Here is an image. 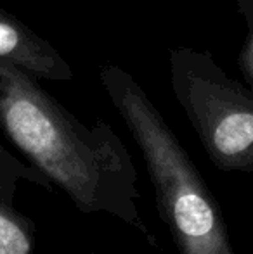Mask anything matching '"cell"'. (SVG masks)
Wrapping results in <instances>:
<instances>
[{"instance_id": "cell-4", "label": "cell", "mask_w": 253, "mask_h": 254, "mask_svg": "<svg viewBox=\"0 0 253 254\" xmlns=\"http://www.w3.org/2000/svg\"><path fill=\"white\" fill-rule=\"evenodd\" d=\"M21 182L54 192V185L45 175L0 144V254H35L37 249V225L16 206Z\"/></svg>"}, {"instance_id": "cell-3", "label": "cell", "mask_w": 253, "mask_h": 254, "mask_svg": "<svg viewBox=\"0 0 253 254\" xmlns=\"http://www.w3.org/2000/svg\"><path fill=\"white\" fill-rule=\"evenodd\" d=\"M170 87L206 156L220 171L253 175V90L213 56L191 47L169 52Z\"/></svg>"}, {"instance_id": "cell-1", "label": "cell", "mask_w": 253, "mask_h": 254, "mask_svg": "<svg viewBox=\"0 0 253 254\" xmlns=\"http://www.w3.org/2000/svg\"><path fill=\"white\" fill-rule=\"evenodd\" d=\"M0 130L80 213L118 218L158 248L139 211V173L111 125L82 123L26 71L0 61Z\"/></svg>"}, {"instance_id": "cell-7", "label": "cell", "mask_w": 253, "mask_h": 254, "mask_svg": "<svg viewBox=\"0 0 253 254\" xmlns=\"http://www.w3.org/2000/svg\"><path fill=\"white\" fill-rule=\"evenodd\" d=\"M236 5L240 14L243 16L247 28L252 30L253 28V0H236Z\"/></svg>"}, {"instance_id": "cell-5", "label": "cell", "mask_w": 253, "mask_h": 254, "mask_svg": "<svg viewBox=\"0 0 253 254\" xmlns=\"http://www.w3.org/2000/svg\"><path fill=\"white\" fill-rule=\"evenodd\" d=\"M0 61H5L37 80L70 81L73 69L68 61L38 37L19 17L0 7Z\"/></svg>"}, {"instance_id": "cell-9", "label": "cell", "mask_w": 253, "mask_h": 254, "mask_svg": "<svg viewBox=\"0 0 253 254\" xmlns=\"http://www.w3.org/2000/svg\"><path fill=\"white\" fill-rule=\"evenodd\" d=\"M192 2H199V0H192Z\"/></svg>"}, {"instance_id": "cell-8", "label": "cell", "mask_w": 253, "mask_h": 254, "mask_svg": "<svg viewBox=\"0 0 253 254\" xmlns=\"http://www.w3.org/2000/svg\"><path fill=\"white\" fill-rule=\"evenodd\" d=\"M90 254H104V253H90Z\"/></svg>"}, {"instance_id": "cell-2", "label": "cell", "mask_w": 253, "mask_h": 254, "mask_svg": "<svg viewBox=\"0 0 253 254\" xmlns=\"http://www.w3.org/2000/svg\"><path fill=\"white\" fill-rule=\"evenodd\" d=\"M99 80L141 149L158 216L179 254H236L226 216L201 171L128 71L102 66Z\"/></svg>"}, {"instance_id": "cell-6", "label": "cell", "mask_w": 253, "mask_h": 254, "mask_svg": "<svg viewBox=\"0 0 253 254\" xmlns=\"http://www.w3.org/2000/svg\"><path fill=\"white\" fill-rule=\"evenodd\" d=\"M238 66L245 78V85L253 90V28L248 30V37L238 56Z\"/></svg>"}]
</instances>
